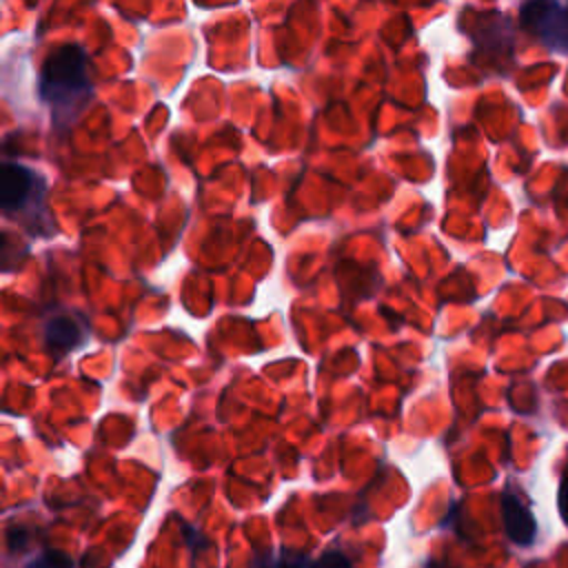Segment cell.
Masks as SVG:
<instances>
[{"mask_svg": "<svg viewBox=\"0 0 568 568\" xmlns=\"http://www.w3.org/2000/svg\"><path fill=\"white\" fill-rule=\"evenodd\" d=\"M47 184L40 173L4 162L0 169V204L7 215H22L33 222L44 213Z\"/></svg>", "mask_w": 568, "mask_h": 568, "instance_id": "cell-2", "label": "cell"}, {"mask_svg": "<svg viewBox=\"0 0 568 568\" xmlns=\"http://www.w3.org/2000/svg\"><path fill=\"white\" fill-rule=\"evenodd\" d=\"M251 568H308V561L302 552L284 548L277 555H266V557L255 559L251 564Z\"/></svg>", "mask_w": 568, "mask_h": 568, "instance_id": "cell-6", "label": "cell"}, {"mask_svg": "<svg viewBox=\"0 0 568 568\" xmlns=\"http://www.w3.org/2000/svg\"><path fill=\"white\" fill-rule=\"evenodd\" d=\"M38 91L55 129H69L91 100L89 58L80 44H62L42 64Z\"/></svg>", "mask_w": 568, "mask_h": 568, "instance_id": "cell-1", "label": "cell"}, {"mask_svg": "<svg viewBox=\"0 0 568 568\" xmlns=\"http://www.w3.org/2000/svg\"><path fill=\"white\" fill-rule=\"evenodd\" d=\"M501 519H504V530L508 539L515 541L517 546H528L535 539L537 535L535 517L528 510V506H524V501L510 490L501 495Z\"/></svg>", "mask_w": 568, "mask_h": 568, "instance_id": "cell-4", "label": "cell"}, {"mask_svg": "<svg viewBox=\"0 0 568 568\" xmlns=\"http://www.w3.org/2000/svg\"><path fill=\"white\" fill-rule=\"evenodd\" d=\"M84 339V328L69 315H55L44 326V344L55 353H69Z\"/></svg>", "mask_w": 568, "mask_h": 568, "instance_id": "cell-5", "label": "cell"}, {"mask_svg": "<svg viewBox=\"0 0 568 568\" xmlns=\"http://www.w3.org/2000/svg\"><path fill=\"white\" fill-rule=\"evenodd\" d=\"M521 24L552 49L568 51V9L555 0H528L521 7Z\"/></svg>", "mask_w": 568, "mask_h": 568, "instance_id": "cell-3", "label": "cell"}, {"mask_svg": "<svg viewBox=\"0 0 568 568\" xmlns=\"http://www.w3.org/2000/svg\"><path fill=\"white\" fill-rule=\"evenodd\" d=\"M426 568H446V566H444V564H437V561H430Z\"/></svg>", "mask_w": 568, "mask_h": 568, "instance_id": "cell-10", "label": "cell"}, {"mask_svg": "<svg viewBox=\"0 0 568 568\" xmlns=\"http://www.w3.org/2000/svg\"><path fill=\"white\" fill-rule=\"evenodd\" d=\"M557 506H559V513H561V519L568 524V468L564 470L561 475V481H559V493H557Z\"/></svg>", "mask_w": 568, "mask_h": 568, "instance_id": "cell-9", "label": "cell"}, {"mask_svg": "<svg viewBox=\"0 0 568 568\" xmlns=\"http://www.w3.org/2000/svg\"><path fill=\"white\" fill-rule=\"evenodd\" d=\"M313 568H353V566H351V559H348L344 552H339V550H326V552L313 564Z\"/></svg>", "mask_w": 568, "mask_h": 568, "instance_id": "cell-8", "label": "cell"}, {"mask_svg": "<svg viewBox=\"0 0 568 568\" xmlns=\"http://www.w3.org/2000/svg\"><path fill=\"white\" fill-rule=\"evenodd\" d=\"M27 568H73V561L62 550H44L31 559Z\"/></svg>", "mask_w": 568, "mask_h": 568, "instance_id": "cell-7", "label": "cell"}]
</instances>
